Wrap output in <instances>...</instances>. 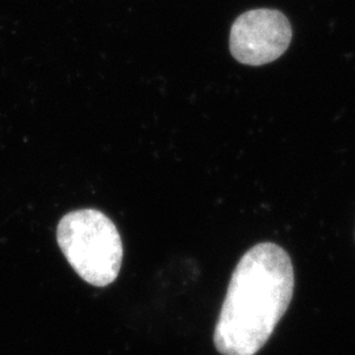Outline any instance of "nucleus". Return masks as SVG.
<instances>
[{"instance_id": "1", "label": "nucleus", "mask_w": 355, "mask_h": 355, "mask_svg": "<svg viewBox=\"0 0 355 355\" xmlns=\"http://www.w3.org/2000/svg\"><path fill=\"white\" fill-rule=\"evenodd\" d=\"M291 258L265 242L245 254L236 267L216 324V349L223 355L257 354L291 303Z\"/></svg>"}, {"instance_id": "2", "label": "nucleus", "mask_w": 355, "mask_h": 355, "mask_svg": "<svg viewBox=\"0 0 355 355\" xmlns=\"http://www.w3.org/2000/svg\"><path fill=\"white\" fill-rule=\"evenodd\" d=\"M57 242L76 274L95 287H107L119 277L123 241L114 221L98 209H76L57 227Z\"/></svg>"}, {"instance_id": "3", "label": "nucleus", "mask_w": 355, "mask_h": 355, "mask_svg": "<svg viewBox=\"0 0 355 355\" xmlns=\"http://www.w3.org/2000/svg\"><path fill=\"white\" fill-rule=\"evenodd\" d=\"M291 41V23L284 13L258 8L236 19L230 28L229 49L240 64L263 66L280 58Z\"/></svg>"}]
</instances>
